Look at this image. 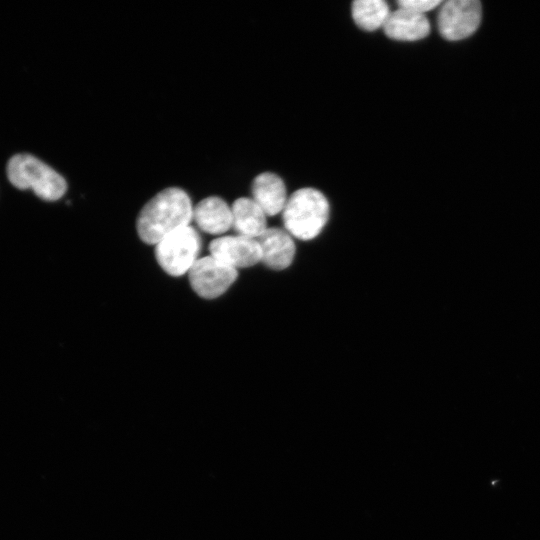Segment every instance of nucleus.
I'll use <instances>...</instances> for the list:
<instances>
[{
	"instance_id": "f257e3e1",
	"label": "nucleus",
	"mask_w": 540,
	"mask_h": 540,
	"mask_svg": "<svg viewBox=\"0 0 540 540\" xmlns=\"http://www.w3.org/2000/svg\"><path fill=\"white\" fill-rule=\"evenodd\" d=\"M189 195L179 187H168L152 197L141 209L136 229L140 239L156 245L170 233L188 226L193 220Z\"/></svg>"
},
{
	"instance_id": "f03ea898",
	"label": "nucleus",
	"mask_w": 540,
	"mask_h": 540,
	"mask_svg": "<svg viewBox=\"0 0 540 540\" xmlns=\"http://www.w3.org/2000/svg\"><path fill=\"white\" fill-rule=\"evenodd\" d=\"M281 214L284 229L294 239L309 241L316 238L326 226L330 204L320 190L303 187L288 197Z\"/></svg>"
},
{
	"instance_id": "7ed1b4c3",
	"label": "nucleus",
	"mask_w": 540,
	"mask_h": 540,
	"mask_svg": "<svg viewBox=\"0 0 540 540\" xmlns=\"http://www.w3.org/2000/svg\"><path fill=\"white\" fill-rule=\"evenodd\" d=\"M9 181L18 189H32L41 199L56 201L67 190L66 180L53 168L30 154H16L7 164Z\"/></svg>"
},
{
	"instance_id": "20e7f679",
	"label": "nucleus",
	"mask_w": 540,
	"mask_h": 540,
	"mask_svg": "<svg viewBox=\"0 0 540 540\" xmlns=\"http://www.w3.org/2000/svg\"><path fill=\"white\" fill-rule=\"evenodd\" d=\"M201 248L198 232L190 225L182 227L155 245V256L160 267L171 276L189 272Z\"/></svg>"
},
{
	"instance_id": "39448f33",
	"label": "nucleus",
	"mask_w": 540,
	"mask_h": 540,
	"mask_svg": "<svg viewBox=\"0 0 540 540\" xmlns=\"http://www.w3.org/2000/svg\"><path fill=\"white\" fill-rule=\"evenodd\" d=\"M481 15V4L477 0L446 1L438 14L439 32L449 41L465 39L478 29Z\"/></svg>"
},
{
	"instance_id": "423d86ee",
	"label": "nucleus",
	"mask_w": 540,
	"mask_h": 540,
	"mask_svg": "<svg viewBox=\"0 0 540 540\" xmlns=\"http://www.w3.org/2000/svg\"><path fill=\"white\" fill-rule=\"evenodd\" d=\"M188 274L194 292L205 299L223 295L238 276L236 269L211 255L199 258Z\"/></svg>"
},
{
	"instance_id": "0eeeda50",
	"label": "nucleus",
	"mask_w": 540,
	"mask_h": 540,
	"mask_svg": "<svg viewBox=\"0 0 540 540\" xmlns=\"http://www.w3.org/2000/svg\"><path fill=\"white\" fill-rule=\"evenodd\" d=\"M210 255L234 269L248 268L261 262L258 239L239 234L222 236L209 244Z\"/></svg>"
},
{
	"instance_id": "6e6552de",
	"label": "nucleus",
	"mask_w": 540,
	"mask_h": 540,
	"mask_svg": "<svg viewBox=\"0 0 540 540\" xmlns=\"http://www.w3.org/2000/svg\"><path fill=\"white\" fill-rule=\"evenodd\" d=\"M258 242L261 262L268 268L281 271L293 263L296 245L294 238L285 229L268 227L258 238Z\"/></svg>"
},
{
	"instance_id": "1a4fd4ad",
	"label": "nucleus",
	"mask_w": 540,
	"mask_h": 540,
	"mask_svg": "<svg viewBox=\"0 0 540 540\" xmlns=\"http://www.w3.org/2000/svg\"><path fill=\"white\" fill-rule=\"evenodd\" d=\"M382 29L390 39L412 42L427 37L431 26L426 15L398 7L391 11Z\"/></svg>"
},
{
	"instance_id": "9d476101",
	"label": "nucleus",
	"mask_w": 540,
	"mask_h": 540,
	"mask_svg": "<svg viewBox=\"0 0 540 540\" xmlns=\"http://www.w3.org/2000/svg\"><path fill=\"white\" fill-rule=\"evenodd\" d=\"M288 197L283 179L273 172L260 173L252 182V199L267 216L282 213Z\"/></svg>"
},
{
	"instance_id": "9b49d317",
	"label": "nucleus",
	"mask_w": 540,
	"mask_h": 540,
	"mask_svg": "<svg viewBox=\"0 0 540 540\" xmlns=\"http://www.w3.org/2000/svg\"><path fill=\"white\" fill-rule=\"evenodd\" d=\"M193 220L202 231L220 235L232 228V210L222 198L210 196L193 208Z\"/></svg>"
},
{
	"instance_id": "f8f14e48",
	"label": "nucleus",
	"mask_w": 540,
	"mask_h": 540,
	"mask_svg": "<svg viewBox=\"0 0 540 540\" xmlns=\"http://www.w3.org/2000/svg\"><path fill=\"white\" fill-rule=\"evenodd\" d=\"M231 210L232 228L239 235L258 239L268 228L266 213L252 198L236 199Z\"/></svg>"
},
{
	"instance_id": "ddd939ff",
	"label": "nucleus",
	"mask_w": 540,
	"mask_h": 540,
	"mask_svg": "<svg viewBox=\"0 0 540 540\" xmlns=\"http://www.w3.org/2000/svg\"><path fill=\"white\" fill-rule=\"evenodd\" d=\"M390 13L388 3L383 0H356L351 5L353 21L369 32L383 28Z\"/></svg>"
},
{
	"instance_id": "4468645a",
	"label": "nucleus",
	"mask_w": 540,
	"mask_h": 540,
	"mask_svg": "<svg viewBox=\"0 0 540 540\" xmlns=\"http://www.w3.org/2000/svg\"><path fill=\"white\" fill-rule=\"evenodd\" d=\"M442 3L440 0H401L397 2V5L400 8L425 15Z\"/></svg>"
}]
</instances>
